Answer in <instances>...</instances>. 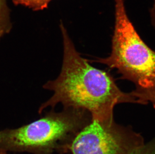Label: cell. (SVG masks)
I'll list each match as a JSON object with an SVG mask.
<instances>
[{
    "instance_id": "cell-1",
    "label": "cell",
    "mask_w": 155,
    "mask_h": 154,
    "mask_svg": "<svg viewBox=\"0 0 155 154\" xmlns=\"http://www.w3.org/2000/svg\"><path fill=\"white\" fill-rule=\"evenodd\" d=\"M59 26L63 40L61 70L57 78L43 86L53 94L40 107V114L46 109H54L60 104L63 108L85 110L92 118L99 121H112L116 105L139 104L132 92L126 93L120 90L111 75L93 67L83 58L62 22Z\"/></svg>"
},
{
    "instance_id": "cell-2",
    "label": "cell",
    "mask_w": 155,
    "mask_h": 154,
    "mask_svg": "<svg viewBox=\"0 0 155 154\" xmlns=\"http://www.w3.org/2000/svg\"><path fill=\"white\" fill-rule=\"evenodd\" d=\"M114 28L111 51L94 62L115 69L121 79L132 82L139 104H152L155 109V51L142 40L126 11L124 0H114Z\"/></svg>"
},
{
    "instance_id": "cell-3",
    "label": "cell",
    "mask_w": 155,
    "mask_h": 154,
    "mask_svg": "<svg viewBox=\"0 0 155 154\" xmlns=\"http://www.w3.org/2000/svg\"><path fill=\"white\" fill-rule=\"evenodd\" d=\"M92 120L83 109H54L44 116L16 129L0 130V150L34 154H64L78 133Z\"/></svg>"
},
{
    "instance_id": "cell-4",
    "label": "cell",
    "mask_w": 155,
    "mask_h": 154,
    "mask_svg": "<svg viewBox=\"0 0 155 154\" xmlns=\"http://www.w3.org/2000/svg\"><path fill=\"white\" fill-rule=\"evenodd\" d=\"M145 143L140 133L130 126L112 121L92 118L72 141L69 152L72 154H127Z\"/></svg>"
},
{
    "instance_id": "cell-5",
    "label": "cell",
    "mask_w": 155,
    "mask_h": 154,
    "mask_svg": "<svg viewBox=\"0 0 155 154\" xmlns=\"http://www.w3.org/2000/svg\"><path fill=\"white\" fill-rule=\"evenodd\" d=\"M12 29L10 10L7 0H0V40Z\"/></svg>"
},
{
    "instance_id": "cell-6",
    "label": "cell",
    "mask_w": 155,
    "mask_h": 154,
    "mask_svg": "<svg viewBox=\"0 0 155 154\" xmlns=\"http://www.w3.org/2000/svg\"><path fill=\"white\" fill-rule=\"evenodd\" d=\"M52 0H12L16 6L28 8L33 11H40L47 9Z\"/></svg>"
},
{
    "instance_id": "cell-7",
    "label": "cell",
    "mask_w": 155,
    "mask_h": 154,
    "mask_svg": "<svg viewBox=\"0 0 155 154\" xmlns=\"http://www.w3.org/2000/svg\"><path fill=\"white\" fill-rule=\"evenodd\" d=\"M127 154H155V136L148 142L145 143Z\"/></svg>"
},
{
    "instance_id": "cell-8",
    "label": "cell",
    "mask_w": 155,
    "mask_h": 154,
    "mask_svg": "<svg viewBox=\"0 0 155 154\" xmlns=\"http://www.w3.org/2000/svg\"><path fill=\"white\" fill-rule=\"evenodd\" d=\"M0 154H8L7 152L4 151H0Z\"/></svg>"
}]
</instances>
